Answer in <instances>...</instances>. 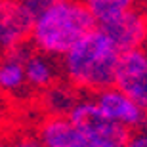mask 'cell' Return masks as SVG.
I'll return each instance as SVG.
<instances>
[{"label":"cell","mask_w":147,"mask_h":147,"mask_svg":"<svg viewBox=\"0 0 147 147\" xmlns=\"http://www.w3.org/2000/svg\"><path fill=\"white\" fill-rule=\"evenodd\" d=\"M29 52L21 48L6 50L0 55V94L16 96L27 86L25 57Z\"/></svg>","instance_id":"ba28073f"},{"label":"cell","mask_w":147,"mask_h":147,"mask_svg":"<svg viewBox=\"0 0 147 147\" xmlns=\"http://www.w3.org/2000/svg\"><path fill=\"white\" fill-rule=\"evenodd\" d=\"M0 147H10V143L6 142V140H4L2 136H0Z\"/></svg>","instance_id":"5bb4252c"},{"label":"cell","mask_w":147,"mask_h":147,"mask_svg":"<svg viewBox=\"0 0 147 147\" xmlns=\"http://www.w3.org/2000/svg\"><path fill=\"white\" fill-rule=\"evenodd\" d=\"M143 16H145V21H147V2H145V8H143Z\"/></svg>","instance_id":"9a60e30c"},{"label":"cell","mask_w":147,"mask_h":147,"mask_svg":"<svg viewBox=\"0 0 147 147\" xmlns=\"http://www.w3.org/2000/svg\"><path fill=\"white\" fill-rule=\"evenodd\" d=\"M115 86L128 94L132 99L147 109V50L136 48L120 52L117 71H115Z\"/></svg>","instance_id":"5b68a950"},{"label":"cell","mask_w":147,"mask_h":147,"mask_svg":"<svg viewBox=\"0 0 147 147\" xmlns=\"http://www.w3.org/2000/svg\"><path fill=\"white\" fill-rule=\"evenodd\" d=\"M10 147H44L42 140L38 138V134H19L17 138H13V142L10 143Z\"/></svg>","instance_id":"4fadbf2b"},{"label":"cell","mask_w":147,"mask_h":147,"mask_svg":"<svg viewBox=\"0 0 147 147\" xmlns=\"http://www.w3.org/2000/svg\"><path fill=\"white\" fill-rule=\"evenodd\" d=\"M33 17L17 4V0L0 4V52L21 48L31 38Z\"/></svg>","instance_id":"52a82bcc"},{"label":"cell","mask_w":147,"mask_h":147,"mask_svg":"<svg viewBox=\"0 0 147 147\" xmlns=\"http://www.w3.org/2000/svg\"><path fill=\"white\" fill-rule=\"evenodd\" d=\"M119 57L120 50L107 33L94 27L61 57V71L76 92L94 96L115 84Z\"/></svg>","instance_id":"7a4b0ae2"},{"label":"cell","mask_w":147,"mask_h":147,"mask_svg":"<svg viewBox=\"0 0 147 147\" xmlns=\"http://www.w3.org/2000/svg\"><path fill=\"white\" fill-rule=\"evenodd\" d=\"M44 147H124L130 130L109 120L96 99L78 98L67 115H46L36 128Z\"/></svg>","instance_id":"6da1fadb"},{"label":"cell","mask_w":147,"mask_h":147,"mask_svg":"<svg viewBox=\"0 0 147 147\" xmlns=\"http://www.w3.org/2000/svg\"><path fill=\"white\" fill-rule=\"evenodd\" d=\"M94 99L107 119L124 126L126 130L134 132L147 122V109L142 107L136 99H132L128 94H124L115 84L94 94Z\"/></svg>","instance_id":"277c9868"},{"label":"cell","mask_w":147,"mask_h":147,"mask_svg":"<svg viewBox=\"0 0 147 147\" xmlns=\"http://www.w3.org/2000/svg\"><path fill=\"white\" fill-rule=\"evenodd\" d=\"M25 76H27V86L46 92L57 80V65H55L54 57L48 54H42L38 50L33 54H27Z\"/></svg>","instance_id":"9c48e42d"},{"label":"cell","mask_w":147,"mask_h":147,"mask_svg":"<svg viewBox=\"0 0 147 147\" xmlns=\"http://www.w3.org/2000/svg\"><path fill=\"white\" fill-rule=\"evenodd\" d=\"M107 33V36L115 42V46L120 52H128V50L136 48H145L147 44V21L143 11H138L134 8L119 13L117 17L109 19L105 23H99Z\"/></svg>","instance_id":"8992f818"},{"label":"cell","mask_w":147,"mask_h":147,"mask_svg":"<svg viewBox=\"0 0 147 147\" xmlns=\"http://www.w3.org/2000/svg\"><path fill=\"white\" fill-rule=\"evenodd\" d=\"M2 2H10V0H0V4H2Z\"/></svg>","instance_id":"2e32d148"},{"label":"cell","mask_w":147,"mask_h":147,"mask_svg":"<svg viewBox=\"0 0 147 147\" xmlns=\"http://www.w3.org/2000/svg\"><path fill=\"white\" fill-rule=\"evenodd\" d=\"M69 86V84H67ZM75 88L69 86V88H63V86H52L46 90V96H48V107H50V113H55V115H67L69 109H71L75 101L78 98L75 96Z\"/></svg>","instance_id":"8fae6325"},{"label":"cell","mask_w":147,"mask_h":147,"mask_svg":"<svg viewBox=\"0 0 147 147\" xmlns=\"http://www.w3.org/2000/svg\"><path fill=\"white\" fill-rule=\"evenodd\" d=\"M55 2H59V0H17V4L21 6L33 19H36L44 10H48L50 6H54Z\"/></svg>","instance_id":"7c38bea8"},{"label":"cell","mask_w":147,"mask_h":147,"mask_svg":"<svg viewBox=\"0 0 147 147\" xmlns=\"http://www.w3.org/2000/svg\"><path fill=\"white\" fill-rule=\"evenodd\" d=\"M136 0H84V4L88 6V10L92 11V16L96 17V21L105 23L117 17L119 13L134 8Z\"/></svg>","instance_id":"30bf717a"},{"label":"cell","mask_w":147,"mask_h":147,"mask_svg":"<svg viewBox=\"0 0 147 147\" xmlns=\"http://www.w3.org/2000/svg\"><path fill=\"white\" fill-rule=\"evenodd\" d=\"M94 27L98 21L84 0H59L33 21L31 42L42 54L63 57Z\"/></svg>","instance_id":"3957f363"}]
</instances>
